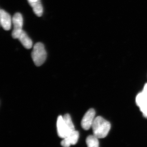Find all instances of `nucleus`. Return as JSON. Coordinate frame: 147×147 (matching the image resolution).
<instances>
[{"label": "nucleus", "mask_w": 147, "mask_h": 147, "mask_svg": "<svg viewBox=\"0 0 147 147\" xmlns=\"http://www.w3.org/2000/svg\"><path fill=\"white\" fill-rule=\"evenodd\" d=\"M17 39L19 40L21 44L25 48L28 49L32 48V41L24 31L23 30L21 32Z\"/></svg>", "instance_id": "1a4fd4ad"}, {"label": "nucleus", "mask_w": 147, "mask_h": 147, "mask_svg": "<svg viewBox=\"0 0 147 147\" xmlns=\"http://www.w3.org/2000/svg\"><path fill=\"white\" fill-rule=\"evenodd\" d=\"M79 138V133L75 130L63 139L61 145L63 147H69L71 145L76 144Z\"/></svg>", "instance_id": "423d86ee"}, {"label": "nucleus", "mask_w": 147, "mask_h": 147, "mask_svg": "<svg viewBox=\"0 0 147 147\" xmlns=\"http://www.w3.org/2000/svg\"><path fill=\"white\" fill-rule=\"evenodd\" d=\"M0 20L1 26L3 29L5 30H10L12 20L10 15L3 9L0 10Z\"/></svg>", "instance_id": "0eeeda50"}, {"label": "nucleus", "mask_w": 147, "mask_h": 147, "mask_svg": "<svg viewBox=\"0 0 147 147\" xmlns=\"http://www.w3.org/2000/svg\"><path fill=\"white\" fill-rule=\"evenodd\" d=\"M140 110L143 113V116L147 118V102L139 107Z\"/></svg>", "instance_id": "ddd939ff"}, {"label": "nucleus", "mask_w": 147, "mask_h": 147, "mask_svg": "<svg viewBox=\"0 0 147 147\" xmlns=\"http://www.w3.org/2000/svg\"><path fill=\"white\" fill-rule=\"evenodd\" d=\"M98 138L94 135H90L86 139V143L88 147H99Z\"/></svg>", "instance_id": "9b49d317"}, {"label": "nucleus", "mask_w": 147, "mask_h": 147, "mask_svg": "<svg viewBox=\"0 0 147 147\" xmlns=\"http://www.w3.org/2000/svg\"><path fill=\"white\" fill-rule=\"evenodd\" d=\"M34 12L38 16H41L43 13V7L40 0H28Z\"/></svg>", "instance_id": "6e6552de"}, {"label": "nucleus", "mask_w": 147, "mask_h": 147, "mask_svg": "<svg viewBox=\"0 0 147 147\" xmlns=\"http://www.w3.org/2000/svg\"><path fill=\"white\" fill-rule=\"evenodd\" d=\"M13 29L12 32V36L13 38H18L19 35L23 30V18L21 13H16L12 18Z\"/></svg>", "instance_id": "7ed1b4c3"}, {"label": "nucleus", "mask_w": 147, "mask_h": 147, "mask_svg": "<svg viewBox=\"0 0 147 147\" xmlns=\"http://www.w3.org/2000/svg\"><path fill=\"white\" fill-rule=\"evenodd\" d=\"M147 102V83L145 84L143 90L139 93L136 98V102L139 107Z\"/></svg>", "instance_id": "9d476101"}, {"label": "nucleus", "mask_w": 147, "mask_h": 147, "mask_svg": "<svg viewBox=\"0 0 147 147\" xmlns=\"http://www.w3.org/2000/svg\"><path fill=\"white\" fill-rule=\"evenodd\" d=\"M95 116L94 109L91 108L86 113L82 119L81 125L82 128L86 130H88L92 127Z\"/></svg>", "instance_id": "20e7f679"}, {"label": "nucleus", "mask_w": 147, "mask_h": 147, "mask_svg": "<svg viewBox=\"0 0 147 147\" xmlns=\"http://www.w3.org/2000/svg\"><path fill=\"white\" fill-rule=\"evenodd\" d=\"M32 57L37 66H40L45 62L47 57V53L42 43L38 42L35 44L32 51Z\"/></svg>", "instance_id": "f03ea898"}, {"label": "nucleus", "mask_w": 147, "mask_h": 147, "mask_svg": "<svg viewBox=\"0 0 147 147\" xmlns=\"http://www.w3.org/2000/svg\"><path fill=\"white\" fill-rule=\"evenodd\" d=\"M63 117L66 123L68 126L70 132L71 133L73 131H75V129L74 125L73 122H72V120H71V117L69 115V114H65L63 116Z\"/></svg>", "instance_id": "f8f14e48"}, {"label": "nucleus", "mask_w": 147, "mask_h": 147, "mask_svg": "<svg viewBox=\"0 0 147 147\" xmlns=\"http://www.w3.org/2000/svg\"><path fill=\"white\" fill-rule=\"evenodd\" d=\"M57 126L58 136L61 138L64 139L71 133L63 116H59L58 117Z\"/></svg>", "instance_id": "39448f33"}, {"label": "nucleus", "mask_w": 147, "mask_h": 147, "mask_svg": "<svg viewBox=\"0 0 147 147\" xmlns=\"http://www.w3.org/2000/svg\"><path fill=\"white\" fill-rule=\"evenodd\" d=\"M92 127L93 135L98 139H102L108 135L111 128V125L108 121L98 116L95 118Z\"/></svg>", "instance_id": "f257e3e1"}]
</instances>
